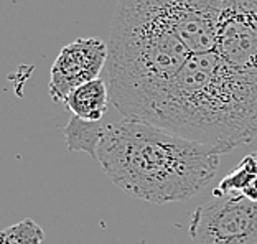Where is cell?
I'll return each mask as SVG.
<instances>
[{"instance_id":"obj_12","label":"cell","mask_w":257,"mask_h":244,"mask_svg":"<svg viewBox=\"0 0 257 244\" xmlns=\"http://www.w3.org/2000/svg\"><path fill=\"white\" fill-rule=\"evenodd\" d=\"M242 195L246 196L247 200H250V201H257V178L249 185L246 190L242 191Z\"/></svg>"},{"instance_id":"obj_13","label":"cell","mask_w":257,"mask_h":244,"mask_svg":"<svg viewBox=\"0 0 257 244\" xmlns=\"http://www.w3.org/2000/svg\"><path fill=\"white\" fill-rule=\"evenodd\" d=\"M254 157H255V162H257V152H254Z\"/></svg>"},{"instance_id":"obj_10","label":"cell","mask_w":257,"mask_h":244,"mask_svg":"<svg viewBox=\"0 0 257 244\" xmlns=\"http://www.w3.org/2000/svg\"><path fill=\"white\" fill-rule=\"evenodd\" d=\"M257 178V162L254 154L246 155L239 162L234 170H231L221 180L218 188L213 191L214 198H221L229 193H242L250 183Z\"/></svg>"},{"instance_id":"obj_6","label":"cell","mask_w":257,"mask_h":244,"mask_svg":"<svg viewBox=\"0 0 257 244\" xmlns=\"http://www.w3.org/2000/svg\"><path fill=\"white\" fill-rule=\"evenodd\" d=\"M106 61L107 43L97 37L78 38L63 46L50 73L51 101L64 104L78 86L99 78Z\"/></svg>"},{"instance_id":"obj_4","label":"cell","mask_w":257,"mask_h":244,"mask_svg":"<svg viewBox=\"0 0 257 244\" xmlns=\"http://www.w3.org/2000/svg\"><path fill=\"white\" fill-rule=\"evenodd\" d=\"M190 244H257V201L229 193L198 206L190 219Z\"/></svg>"},{"instance_id":"obj_2","label":"cell","mask_w":257,"mask_h":244,"mask_svg":"<svg viewBox=\"0 0 257 244\" xmlns=\"http://www.w3.org/2000/svg\"><path fill=\"white\" fill-rule=\"evenodd\" d=\"M96 160L124 193L167 205L206 188L218 173L221 154L145 120L122 119L104 127Z\"/></svg>"},{"instance_id":"obj_3","label":"cell","mask_w":257,"mask_h":244,"mask_svg":"<svg viewBox=\"0 0 257 244\" xmlns=\"http://www.w3.org/2000/svg\"><path fill=\"white\" fill-rule=\"evenodd\" d=\"M172 0H119L107 38L110 104L144 120L190 58L173 28Z\"/></svg>"},{"instance_id":"obj_11","label":"cell","mask_w":257,"mask_h":244,"mask_svg":"<svg viewBox=\"0 0 257 244\" xmlns=\"http://www.w3.org/2000/svg\"><path fill=\"white\" fill-rule=\"evenodd\" d=\"M43 237L42 226L30 218L0 231V244H42Z\"/></svg>"},{"instance_id":"obj_5","label":"cell","mask_w":257,"mask_h":244,"mask_svg":"<svg viewBox=\"0 0 257 244\" xmlns=\"http://www.w3.org/2000/svg\"><path fill=\"white\" fill-rule=\"evenodd\" d=\"M214 51L231 68L257 78V0H223Z\"/></svg>"},{"instance_id":"obj_14","label":"cell","mask_w":257,"mask_h":244,"mask_svg":"<svg viewBox=\"0 0 257 244\" xmlns=\"http://www.w3.org/2000/svg\"><path fill=\"white\" fill-rule=\"evenodd\" d=\"M42 244H43V242H42Z\"/></svg>"},{"instance_id":"obj_9","label":"cell","mask_w":257,"mask_h":244,"mask_svg":"<svg viewBox=\"0 0 257 244\" xmlns=\"http://www.w3.org/2000/svg\"><path fill=\"white\" fill-rule=\"evenodd\" d=\"M104 127L106 124H102V120H83L73 115L63 131L68 150L86 152L92 159H97V147L101 142Z\"/></svg>"},{"instance_id":"obj_1","label":"cell","mask_w":257,"mask_h":244,"mask_svg":"<svg viewBox=\"0 0 257 244\" xmlns=\"http://www.w3.org/2000/svg\"><path fill=\"white\" fill-rule=\"evenodd\" d=\"M144 120L227 154L257 136V78L216 51L190 55Z\"/></svg>"},{"instance_id":"obj_8","label":"cell","mask_w":257,"mask_h":244,"mask_svg":"<svg viewBox=\"0 0 257 244\" xmlns=\"http://www.w3.org/2000/svg\"><path fill=\"white\" fill-rule=\"evenodd\" d=\"M109 102V88L101 78L78 86L64 101L73 115L83 120H102Z\"/></svg>"},{"instance_id":"obj_7","label":"cell","mask_w":257,"mask_h":244,"mask_svg":"<svg viewBox=\"0 0 257 244\" xmlns=\"http://www.w3.org/2000/svg\"><path fill=\"white\" fill-rule=\"evenodd\" d=\"M223 0H172L173 28L190 55L216 48Z\"/></svg>"}]
</instances>
